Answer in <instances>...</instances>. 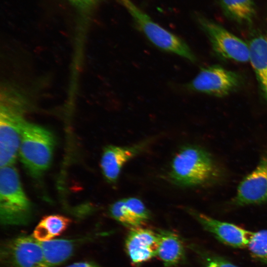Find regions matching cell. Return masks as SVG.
Returning <instances> with one entry per match:
<instances>
[{
	"label": "cell",
	"instance_id": "obj_1",
	"mask_svg": "<svg viewBox=\"0 0 267 267\" xmlns=\"http://www.w3.org/2000/svg\"><path fill=\"white\" fill-rule=\"evenodd\" d=\"M23 99L16 93L4 91L0 109V168L12 165L19 150L23 128Z\"/></svg>",
	"mask_w": 267,
	"mask_h": 267
},
{
	"label": "cell",
	"instance_id": "obj_2",
	"mask_svg": "<svg viewBox=\"0 0 267 267\" xmlns=\"http://www.w3.org/2000/svg\"><path fill=\"white\" fill-rule=\"evenodd\" d=\"M216 172L215 165L208 152L197 146L186 145L172 159L170 177L175 184L190 187L208 182Z\"/></svg>",
	"mask_w": 267,
	"mask_h": 267
},
{
	"label": "cell",
	"instance_id": "obj_3",
	"mask_svg": "<svg viewBox=\"0 0 267 267\" xmlns=\"http://www.w3.org/2000/svg\"><path fill=\"white\" fill-rule=\"evenodd\" d=\"M0 219L4 225L27 223L31 204L23 190L19 175L12 165L0 168Z\"/></svg>",
	"mask_w": 267,
	"mask_h": 267
},
{
	"label": "cell",
	"instance_id": "obj_4",
	"mask_svg": "<svg viewBox=\"0 0 267 267\" xmlns=\"http://www.w3.org/2000/svg\"><path fill=\"white\" fill-rule=\"evenodd\" d=\"M54 144V138L50 131L26 122L19 151L21 162L32 176L39 177L49 167Z\"/></svg>",
	"mask_w": 267,
	"mask_h": 267
},
{
	"label": "cell",
	"instance_id": "obj_5",
	"mask_svg": "<svg viewBox=\"0 0 267 267\" xmlns=\"http://www.w3.org/2000/svg\"><path fill=\"white\" fill-rule=\"evenodd\" d=\"M139 30L156 47L194 62L196 57L185 42L154 22L132 0H119Z\"/></svg>",
	"mask_w": 267,
	"mask_h": 267
},
{
	"label": "cell",
	"instance_id": "obj_6",
	"mask_svg": "<svg viewBox=\"0 0 267 267\" xmlns=\"http://www.w3.org/2000/svg\"><path fill=\"white\" fill-rule=\"evenodd\" d=\"M0 258L7 267H47L39 242L33 236L7 241L1 248Z\"/></svg>",
	"mask_w": 267,
	"mask_h": 267
},
{
	"label": "cell",
	"instance_id": "obj_7",
	"mask_svg": "<svg viewBox=\"0 0 267 267\" xmlns=\"http://www.w3.org/2000/svg\"><path fill=\"white\" fill-rule=\"evenodd\" d=\"M199 22L208 37L213 49L222 57L240 62L250 59L249 45L220 25L200 17Z\"/></svg>",
	"mask_w": 267,
	"mask_h": 267
},
{
	"label": "cell",
	"instance_id": "obj_8",
	"mask_svg": "<svg viewBox=\"0 0 267 267\" xmlns=\"http://www.w3.org/2000/svg\"><path fill=\"white\" fill-rule=\"evenodd\" d=\"M238 74L219 65L201 69L186 87L190 90L217 96H223L235 89L240 85Z\"/></svg>",
	"mask_w": 267,
	"mask_h": 267
},
{
	"label": "cell",
	"instance_id": "obj_9",
	"mask_svg": "<svg viewBox=\"0 0 267 267\" xmlns=\"http://www.w3.org/2000/svg\"><path fill=\"white\" fill-rule=\"evenodd\" d=\"M267 201V156L239 183L235 197L240 205L261 203Z\"/></svg>",
	"mask_w": 267,
	"mask_h": 267
},
{
	"label": "cell",
	"instance_id": "obj_10",
	"mask_svg": "<svg viewBox=\"0 0 267 267\" xmlns=\"http://www.w3.org/2000/svg\"><path fill=\"white\" fill-rule=\"evenodd\" d=\"M193 215L203 227L221 242L236 248L248 247L253 232L203 214L193 212Z\"/></svg>",
	"mask_w": 267,
	"mask_h": 267
},
{
	"label": "cell",
	"instance_id": "obj_11",
	"mask_svg": "<svg viewBox=\"0 0 267 267\" xmlns=\"http://www.w3.org/2000/svg\"><path fill=\"white\" fill-rule=\"evenodd\" d=\"M157 233L140 226L131 228L125 242L128 255L134 264H140L157 255Z\"/></svg>",
	"mask_w": 267,
	"mask_h": 267
},
{
	"label": "cell",
	"instance_id": "obj_12",
	"mask_svg": "<svg viewBox=\"0 0 267 267\" xmlns=\"http://www.w3.org/2000/svg\"><path fill=\"white\" fill-rule=\"evenodd\" d=\"M143 145L129 146L108 145L103 150L100 160V167L103 176L110 182L117 181L124 165L136 156Z\"/></svg>",
	"mask_w": 267,
	"mask_h": 267
},
{
	"label": "cell",
	"instance_id": "obj_13",
	"mask_svg": "<svg viewBox=\"0 0 267 267\" xmlns=\"http://www.w3.org/2000/svg\"><path fill=\"white\" fill-rule=\"evenodd\" d=\"M250 59L262 92L267 100V36L259 35L249 45Z\"/></svg>",
	"mask_w": 267,
	"mask_h": 267
},
{
	"label": "cell",
	"instance_id": "obj_14",
	"mask_svg": "<svg viewBox=\"0 0 267 267\" xmlns=\"http://www.w3.org/2000/svg\"><path fill=\"white\" fill-rule=\"evenodd\" d=\"M158 246L157 256L166 267L175 266L182 259L184 250L179 236L175 233L161 230L157 233Z\"/></svg>",
	"mask_w": 267,
	"mask_h": 267
},
{
	"label": "cell",
	"instance_id": "obj_15",
	"mask_svg": "<svg viewBox=\"0 0 267 267\" xmlns=\"http://www.w3.org/2000/svg\"><path fill=\"white\" fill-rule=\"evenodd\" d=\"M47 267H55L68 260L72 255L74 246L71 240L51 239L40 241Z\"/></svg>",
	"mask_w": 267,
	"mask_h": 267
},
{
	"label": "cell",
	"instance_id": "obj_16",
	"mask_svg": "<svg viewBox=\"0 0 267 267\" xmlns=\"http://www.w3.org/2000/svg\"><path fill=\"white\" fill-rule=\"evenodd\" d=\"M71 222L69 218L60 215L44 216L35 227L32 236L40 241L53 239L61 234Z\"/></svg>",
	"mask_w": 267,
	"mask_h": 267
},
{
	"label": "cell",
	"instance_id": "obj_17",
	"mask_svg": "<svg viewBox=\"0 0 267 267\" xmlns=\"http://www.w3.org/2000/svg\"><path fill=\"white\" fill-rule=\"evenodd\" d=\"M225 14L241 23L252 22L255 15L254 0H221Z\"/></svg>",
	"mask_w": 267,
	"mask_h": 267
},
{
	"label": "cell",
	"instance_id": "obj_18",
	"mask_svg": "<svg viewBox=\"0 0 267 267\" xmlns=\"http://www.w3.org/2000/svg\"><path fill=\"white\" fill-rule=\"evenodd\" d=\"M247 247L254 257L267 263V230L253 232Z\"/></svg>",
	"mask_w": 267,
	"mask_h": 267
},
{
	"label": "cell",
	"instance_id": "obj_19",
	"mask_svg": "<svg viewBox=\"0 0 267 267\" xmlns=\"http://www.w3.org/2000/svg\"><path fill=\"white\" fill-rule=\"evenodd\" d=\"M109 212L115 220L131 228L141 225L131 215L125 205L124 199L113 203L109 208Z\"/></svg>",
	"mask_w": 267,
	"mask_h": 267
},
{
	"label": "cell",
	"instance_id": "obj_20",
	"mask_svg": "<svg viewBox=\"0 0 267 267\" xmlns=\"http://www.w3.org/2000/svg\"><path fill=\"white\" fill-rule=\"evenodd\" d=\"M125 205L131 215L143 224L150 218L149 212L143 203L138 198L129 197L124 199Z\"/></svg>",
	"mask_w": 267,
	"mask_h": 267
},
{
	"label": "cell",
	"instance_id": "obj_21",
	"mask_svg": "<svg viewBox=\"0 0 267 267\" xmlns=\"http://www.w3.org/2000/svg\"><path fill=\"white\" fill-rule=\"evenodd\" d=\"M206 267H238L220 258L211 259L208 262Z\"/></svg>",
	"mask_w": 267,
	"mask_h": 267
},
{
	"label": "cell",
	"instance_id": "obj_22",
	"mask_svg": "<svg viewBox=\"0 0 267 267\" xmlns=\"http://www.w3.org/2000/svg\"><path fill=\"white\" fill-rule=\"evenodd\" d=\"M71 2L80 7L85 8L90 6L96 0H69Z\"/></svg>",
	"mask_w": 267,
	"mask_h": 267
},
{
	"label": "cell",
	"instance_id": "obj_23",
	"mask_svg": "<svg viewBox=\"0 0 267 267\" xmlns=\"http://www.w3.org/2000/svg\"><path fill=\"white\" fill-rule=\"evenodd\" d=\"M65 267H99L95 263L90 262H80L75 263Z\"/></svg>",
	"mask_w": 267,
	"mask_h": 267
}]
</instances>
